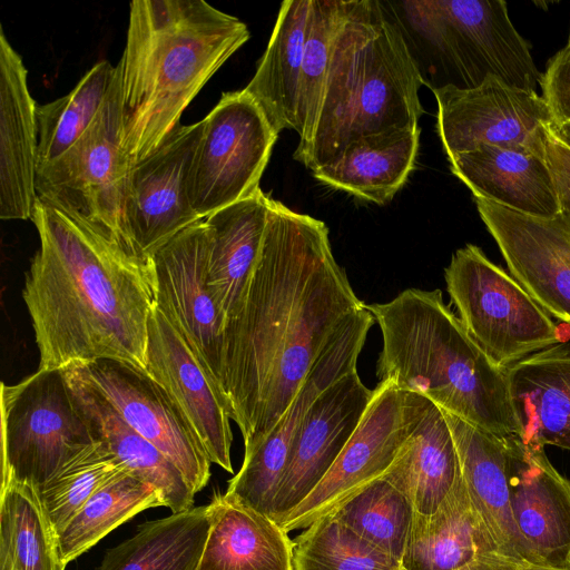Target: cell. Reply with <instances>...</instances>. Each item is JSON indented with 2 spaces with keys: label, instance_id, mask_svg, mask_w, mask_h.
Masks as SVG:
<instances>
[{
  "label": "cell",
  "instance_id": "cell-1",
  "mask_svg": "<svg viewBox=\"0 0 570 570\" xmlns=\"http://www.w3.org/2000/svg\"><path fill=\"white\" fill-rule=\"evenodd\" d=\"M362 302L324 222L271 199L245 301L225 324L222 391L244 448L262 440Z\"/></svg>",
  "mask_w": 570,
  "mask_h": 570
},
{
  "label": "cell",
  "instance_id": "cell-2",
  "mask_svg": "<svg viewBox=\"0 0 570 570\" xmlns=\"http://www.w3.org/2000/svg\"><path fill=\"white\" fill-rule=\"evenodd\" d=\"M31 219L40 248L26 273L41 370L100 358L146 370L156 305L151 258H142L37 198Z\"/></svg>",
  "mask_w": 570,
  "mask_h": 570
},
{
  "label": "cell",
  "instance_id": "cell-3",
  "mask_svg": "<svg viewBox=\"0 0 570 570\" xmlns=\"http://www.w3.org/2000/svg\"><path fill=\"white\" fill-rule=\"evenodd\" d=\"M249 37L243 21L203 0L130 2L119 60L127 173L169 138L186 107Z\"/></svg>",
  "mask_w": 570,
  "mask_h": 570
},
{
  "label": "cell",
  "instance_id": "cell-4",
  "mask_svg": "<svg viewBox=\"0 0 570 570\" xmlns=\"http://www.w3.org/2000/svg\"><path fill=\"white\" fill-rule=\"evenodd\" d=\"M365 307L382 333L380 382L419 393L488 432L521 439L507 368L472 338L441 289L407 288Z\"/></svg>",
  "mask_w": 570,
  "mask_h": 570
},
{
  "label": "cell",
  "instance_id": "cell-5",
  "mask_svg": "<svg viewBox=\"0 0 570 570\" xmlns=\"http://www.w3.org/2000/svg\"><path fill=\"white\" fill-rule=\"evenodd\" d=\"M422 85L403 36L381 1H346L313 139L298 161L314 171L362 136L419 125Z\"/></svg>",
  "mask_w": 570,
  "mask_h": 570
},
{
  "label": "cell",
  "instance_id": "cell-6",
  "mask_svg": "<svg viewBox=\"0 0 570 570\" xmlns=\"http://www.w3.org/2000/svg\"><path fill=\"white\" fill-rule=\"evenodd\" d=\"M432 91L478 87L492 75L535 90L542 75L502 0L381 1Z\"/></svg>",
  "mask_w": 570,
  "mask_h": 570
},
{
  "label": "cell",
  "instance_id": "cell-7",
  "mask_svg": "<svg viewBox=\"0 0 570 570\" xmlns=\"http://www.w3.org/2000/svg\"><path fill=\"white\" fill-rule=\"evenodd\" d=\"M121 127L118 62L107 98L87 131L62 156L37 168L36 193L42 203L138 255L126 220L127 169Z\"/></svg>",
  "mask_w": 570,
  "mask_h": 570
},
{
  "label": "cell",
  "instance_id": "cell-8",
  "mask_svg": "<svg viewBox=\"0 0 570 570\" xmlns=\"http://www.w3.org/2000/svg\"><path fill=\"white\" fill-rule=\"evenodd\" d=\"M444 279L464 328L498 366L566 342L553 318L479 246L456 249Z\"/></svg>",
  "mask_w": 570,
  "mask_h": 570
},
{
  "label": "cell",
  "instance_id": "cell-9",
  "mask_svg": "<svg viewBox=\"0 0 570 570\" xmlns=\"http://www.w3.org/2000/svg\"><path fill=\"white\" fill-rule=\"evenodd\" d=\"M2 483L40 489L94 445L95 435L76 405L61 368L41 370L0 387Z\"/></svg>",
  "mask_w": 570,
  "mask_h": 570
},
{
  "label": "cell",
  "instance_id": "cell-10",
  "mask_svg": "<svg viewBox=\"0 0 570 570\" xmlns=\"http://www.w3.org/2000/svg\"><path fill=\"white\" fill-rule=\"evenodd\" d=\"M189 176V200L200 219L252 196L278 132L244 89L224 92L203 119Z\"/></svg>",
  "mask_w": 570,
  "mask_h": 570
},
{
  "label": "cell",
  "instance_id": "cell-11",
  "mask_svg": "<svg viewBox=\"0 0 570 570\" xmlns=\"http://www.w3.org/2000/svg\"><path fill=\"white\" fill-rule=\"evenodd\" d=\"M432 92L438 104V134L448 159L484 145L546 156L553 117L537 90L515 88L490 75L471 89L448 86Z\"/></svg>",
  "mask_w": 570,
  "mask_h": 570
},
{
  "label": "cell",
  "instance_id": "cell-12",
  "mask_svg": "<svg viewBox=\"0 0 570 570\" xmlns=\"http://www.w3.org/2000/svg\"><path fill=\"white\" fill-rule=\"evenodd\" d=\"M374 322L364 306L344 323L277 423L262 440L245 448L243 464L229 480L226 495L271 518L292 444L309 407L330 385L356 370Z\"/></svg>",
  "mask_w": 570,
  "mask_h": 570
},
{
  "label": "cell",
  "instance_id": "cell-13",
  "mask_svg": "<svg viewBox=\"0 0 570 570\" xmlns=\"http://www.w3.org/2000/svg\"><path fill=\"white\" fill-rule=\"evenodd\" d=\"M407 438L403 392L379 382L355 432L314 490L275 522L287 533L327 517L382 478Z\"/></svg>",
  "mask_w": 570,
  "mask_h": 570
},
{
  "label": "cell",
  "instance_id": "cell-14",
  "mask_svg": "<svg viewBox=\"0 0 570 570\" xmlns=\"http://www.w3.org/2000/svg\"><path fill=\"white\" fill-rule=\"evenodd\" d=\"M70 365L181 471L196 493L207 485L212 462L203 444L165 389L146 371L112 358Z\"/></svg>",
  "mask_w": 570,
  "mask_h": 570
},
{
  "label": "cell",
  "instance_id": "cell-15",
  "mask_svg": "<svg viewBox=\"0 0 570 570\" xmlns=\"http://www.w3.org/2000/svg\"><path fill=\"white\" fill-rule=\"evenodd\" d=\"M208 247V226L200 219L176 234L150 258L156 305L222 389L225 320L207 284Z\"/></svg>",
  "mask_w": 570,
  "mask_h": 570
},
{
  "label": "cell",
  "instance_id": "cell-16",
  "mask_svg": "<svg viewBox=\"0 0 570 570\" xmlns=\"http://www.w3.org/2000/svg\"><path fill=\"white\" fill-rule=\"evenodd\" d=\"M204 121L179 125L126 176V220L131 244L144 258L200 220L189 200V176Z\"/></svg>",
  "mask_w": 570,
  "mask_h": 570
},
{
  "label": "cell",
  "instance_id": "cell-17",
  "mask_svg": "<svg viewBox=\"0 0 570 570\" xmlns=\"http://www.w3.org/2000/svg\"><path fill=\"white\" fill-rule=\"evenodd\" d=\"M509 273L552 317L570 327V222L538 218L473 197Z\"/></svg>",
  "mask_w": 570,
  "mask_h": 570
},
{
  "label": "cell",
  "instance_id": "cell-18",
  "mask_svg": "<svg viewBox=\"0 0 570 570\" xmlns=\"http://www.w3.org/2000/svg\"><path fill=\"white\" fill-rule=\"evenodd\" d=\"M146 370L180 410L210 462L233 473L232 419L223 391L157 305L148 323Z\"/></svg>",
  "mask_w": 570,
  "mask_h": 570
},
{
  "label": "cell",
  "instance_id": "cell-19",
  "mask_svg": "<svg viewBox=\"0 0 570 570\" xmlns=\"http://www.w3.org/2000/svg\"><path fill=\"white\" fill-rule=\"evenodd\" d=\"M372 394L354 370L312 404L291 448L271 515L274 521L322 481L358 426Z\"/></svg>",
  "mask_w": 570,
  "mask_h": 570
},
{
  "label": "cell",
  "instance_id": "cell-20",
  "mask_svg": "<svg viewBox=\"0 0 570 570\" xmlns=\"http://www.w3.org/2000/svg\"><path fill=\"white\" fill-rule=\"evenodd\" d=\"M400 570H549L522 563L499 544L475 509L462 473L432 514L414 511Z\"/></svg>",
  "mask_w": 570,
  "mask_h": 570
},
{
  "label": "cell",
  "instance_id": "cell-21",
  "mask_svg": "<svg viewBox=\"0 0 570 570\" xmlns=\"http://www.w3.org/2000/svg\"><path fill=\"white\" fill-rule=\"evenodd\" d=\"M510 507L517 530L550 570L570 568V480L549 461L544 448L509 436Z\"/></svg>",
  "mask_w": 570,
  "mask_h": 570
},
{
  "label": "cell",
  "instance_id": "cell-22",
  "mask_svg": "<svg viewBox=\"0 0 570 570\" xmlns=\"http://www.w3.org/2000/svg\"><path fill=\"white\" fill-rule=\"evenodd\" d=\"M28 71L0 28V217L31 218L37 200V105Z\"/></svg>",
  "mask_w": 570,
  "mask_h": 570
},
{
  "label": "cell",
  "instance_id": "cell-23",
  "mask_svg": "<svg viewBox=\"0 0 570 570\" xmlns=\"http://www.w3.org/2000/svg\"><path fill=\"white\" fill-rule=\"evenodd\" d=\"M403 392L407 438L385 473L420 514H432L461 474L460 461L443 411L428 397Z\"/></svg>",
  "mask_w": 570,
  "mask_h": 570
},
{
  "label": "cell",
  "instance_id": "cell-24",
  "mask_svg": "<svg viewBox=\"0 0 570 570\" xmlns=\"http://www.w3.org/2000/svg\"><path fill=\"white\" fill-rule=\"evenodd\" d=\"M443 414L454 439L465 488L489 530L515 560L548 569L522 540L513 521L509 489V436L488 432L449 412L443 411Z\"/></svg>",
  "mask_w": 570,
  "mask_h": 570
},
{
  "label": "cell",
  "instance_id": "cell-25",
  "mask_svg": "<svg viewBox=\"0 0 570 570\" xmlns=\"http://www.w3.org/2000/svg\"><path fill=\"white\" fill-rule=\"evenodd\" d=\"M70 394L92 430L96 441L153 487L171 513L194 508L196 492L181 471L153 443L136 432L111 403L72 365L61 368Z\"/></svg>",
  "mask_w": 570,
  "mask_h": 570
},
{
  "label": "cell",
  "instance_id": "cell-26",
  "mask_svg": "<svg viewBox=\"0 0 570 570\" xmlns=\"http://www.w3.org/2000/svg\"><path fill=\"white\" fill-rule=\"evenodd\" d=\"M448 160L452 174L473 197L538 218H553L561 213L546 156L484 145Z\"/></svg>",
  "mask_w": 570,
  "mask_h": 570
},
{
  "label": "cell",
  "instance_id": "cell-27",
  "mask_svg": "<svg viewBox=\"0 0 570 570\" xmlns=\"http://www.w3.org/2000/svg\"><path fill=\"white\" fill-rule=\"evenodd\" d=\"M271 199L259 188L205 218L209 234L207 284L225 324L245 301L263 246Z\"/></svg>",
  "mask_w": 570,
  "mask_h": 570
},
{
  "label": "cell",
  "instance_id": "cell-28",
  "mask_svg": "<svg viewBox=\"0 0 570 570\" xmlns=\"http://www.w3.org/2000/svg\"><path fill=\"white\" fill-rule=\"evenodd\" d=\"M507 375L521 440L570 452V343L521 360Z\"/></svg>",
  "mask_w": 570,
  "mask_h": 570
},
{
  "label": "cell",
  "instance_id": "cell-29",
  "mask_svg": "<svg viewBox=\"0 0 570 570\" xmlns=\"http://www.w3.org/2000/svg\"><path fill=\"white\" fill-rule=\"evenodd\" d=\"M196 570H294V541L272 518L217 494Z\"/></svg>",
  "mask_w": 570,
  "mask_h": 570
},
{
  "label": "cell",
  "instance_id": "cell-30",
  "mask_svg": "<svg viewBox=\"0 0 570 570\" xmlns=\"http://www.w3.org/2000/svg\"><path fill=\"white\" fill-rule=\"evenodd\" d=\"M420 132L419 125H412L362 136L313 175L334 189L383 205L415 168Z\"/></svg>",
  "mask_w": 570,
  "mask_h": 570
},
{
  "label": "cell",
  "instance_id": "cell-31",
  "mask_svg": "<svg viewBox=\"0 0 570 570\" xmlns=\"http://www.w3.org/2000/svg\"><path fill=\"white\" fill-rule=\"evenodd\" d=\"M312 0H285L256 72L244 90L281 132L297 127L298 83Z\"/></svg>",
  "mask_w": 570,
  "mask_h": 570
},
{
  "label": "cell",
  "instance_id": "cell-32",
  "mask_svg": "<svg viewBox=\"0 0 570 570\" xmlns=\"http://www.w3.org/2000/svg\"><path fill=\"white\" fill-rule=\"evenodd\" d=\"M209 525V504L145 522L108 549L97 570H196Z\"/></svg>",
  "mask_w": 570,
  "mask_h": 570
},
{
  "label": "cell",
  "instance_id": "cell-33",
  "mask_svg": "<svg viewBox=\"0 0 570 570\" xmlns=\"http://www.w3.org/2000/svg\"><path fill=\"white\" fill-rule=\"evenodd\" d=\"M59 534L39 490L8 481L1 484L0 570H65Z\"/></svg>",
  "mask_w": 570,
  "mask_h": 570
},
{
  "label": "cell",
  "instance_id": "cell-34",
  "mask_svg": "<svg viewBox=\"0 0 570 570\" xmlns=\"http://www.w3.org/2000/svg\"><path fill=\"white\" fill-rule=\"evenodd\" d=\"M164 507L158 492L125 471L101 487L59 533L67 564L85 553L121 523L150 508Z\"/></svg>",
  "mask_w": 570,
  "mask_h": 570
},
{
  "label": "cell",
  "instance_id": "cell-35",
  "mask_svg": "<svg viewBox=\"0 0 570 570\" xmlns=\"http://www.w3.org/2000/svg\"><path fill=\"white\" fill-rule=\"evenodd\" d=\"M109 61L97 62L66 96L37 106V168L70 149L100 111L115 77Z\"/></svg>",
  "mask_w": 570,
  "mask_h": 570
},
{
  "label": "cell",
  "instance_id": "cell-36",
  "mask_svg": "<svg viewBox=\"0 0 570 570\" xmlns=\"http://www.w3.org/2000/svg\"><path fill=\"white\" fill-rule=\"evenodd\" d=\"M332 515L357 537L401 562L414 509L409 498L385 474Z\"/></svg>",
  "mask_w": 570,
  "mask_h": 570
},
{
  "label": "cell",
  "instance_id": "cell-37",
  "mask_svg": "<svg viewBox=\"0 0 570 570\" xmlns=\"http://www.w3.org/2000/svg\"><path fill=\"white\" fill-rule=\"evenodd\" d=\"M345 0H312L304 56L298 83L297 127L298 145L294 159L298 160L312 142L332 43L345 9Z\"/></svg>",
  "mask_w": 570,
  "mask_h": 570
},
{
  "label": "cell",
  "instance_id": "cell-38",
  "mask_svg": "<svg viewBox=\"0 0 570 570\" xmlns=\"http://www.w3.org/2000/svg\"><path fill=\"white\" fill-rule=\"evenodd\" d=\"M294 541V570H400V563L334 515L314 521Z\"/></svg>",
  "mask_w": 570,
  "mask_h": 570
},
{
  "label": "cell",
  "instance_id": "cell-39",
  "mask_svg": "<svg viewBox=\"0 0 570 570\" xmlns=\"http://www.w3.org/2000/svg\"><path fill=\"white\" fill-rule=\"evenodd\" d=\"M125 471V464L98 441L38 489L58 534L101 487Z\"/></svg>",
  "mask_w": 570,
  "mask_h": 570
},
{
  "label": "cell",
  "instance_id": "cell-40",
  "mask_svg": "<svg viewBox=\"0 0 570 570\" xmlns=\"http://www.w3.org/2000/svg\"><path fill=\"white\" fill-rule=\"evenodd\" d=\"M540 87L553 125L570 124V45L550 59Z\"/></svg>",
  "mask_w": 570,
  "mask_h": 570
},
{
  "label": "cell",
  "instance_id": "cell-41",
  "mask_svg": "<svg viewBox=\"0 0 570 570\" xmlns=\"http://www.w3.org/2000/svg\"><path fill=\"white\" fill-rule=\"evenodd\" d=\"M546 159L558 193L560 214L570 222V146L551 129L546 141Z\"/></svg>",
  "mask_w": 570,
  "mask_h": 570
},
{
  "label": "cell",
  "instance_id": "cell-42",
  "mask_svg": "<svg viewBox=\"0 0 570 570\" xmlns=\"http://www.w3.org/2000/svg\"><path fill=\"white\" fill-rule=\"evenodd\" d=\"M553 134L568 146H570V124L553 125Z\"/></svg>",
  "mask_w": 570,
  "mask_h": 570
},
{
  "label": "cell",
  "instance_id": "cell-43",
  "mask_svg": "<svg viewBox=\"0 0 570 570\" xmlns=\"http://www.w3.org/2000/svg\"><path fill=\"white\" fill-rule=\"evenodd\" d=\"M568 45H570V35H569V42H568Z\"/></svg>",
  "mask_w": 570,
  "mask_h": 570
},
{
  "label": "cell",
  "instance_id": "cell-44",
  "mask_svg": "<svg viewBox=\"0 0 570 570\" xmlns=\"http://www.w3.org/2000/svg\"><path fill=\"white\" fill-rule=\"evenodd\" d=\"M563 570H570V568H568V569H563Z\"/></svg>",
  "mask_w": 570,
  "mask_h": 570
}]
</instances>
